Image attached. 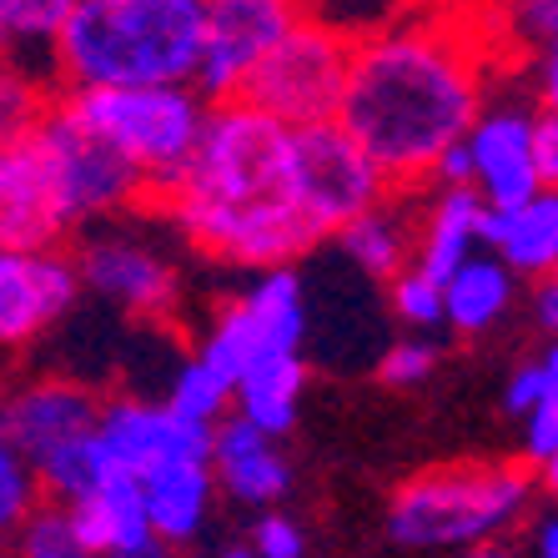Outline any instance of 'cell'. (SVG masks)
I'll list each match as a JSON object with an SVG mask.
<instances>
[{"instance_id": "6da1fadb", "label": "cell", "mask_w": 558, "mask_h": 558, "mask_svg": "<svg viewBox=\"0 0 558 558\" xmlns=\"http://www.w3.org/2000/svg\"><path fill=\"white\" fill-rule=\"evenodd\" d=\"M494 61L483 0H423L348 46V81L332 121L357 142L388 192H413L428 182L433 161L468 136L488 101Z\"/></svg>"}, {"instance_id": "7a4b0ae2", "label": "cell", "mask_w": 558, "mask_h": 558, "mask_svg": "<svg viewBox=\"0 0 558 558\" xmlns=\"http://www.w3.org/2000/svg\"><path fill=\"white\" fill-rule=\"evenodd\" d=\"M161 207L196 252L247 272L292 267L317 247L292 182V131L242 101L207 111L202 142Z\"/></svg>"}, {"instance_id": "3957f363", "label": "cell", "mask_w": 558, "mask_h": 558, "mask_svg": "<svg viewBox=\"0 0 558 558\" xmlns=\"http://www.w3.org/2000/svg\"><path fill=\"white\" fill-rule=\"evenodd\" d=\"M202 61V0H76L51 46L65 92L192 86Z\"/></svg>"}, {"instance_id": "277c9868", "label": "cell", "mask_w": 558, "mask_h": 558, "mask_svg": "<svg viewBox=\"0 0 558 558\" xmlns=\"http://www.w3.org/2000/svg\"><path fill=\"white\" fill-rule=\"evenodd\" d=\"M533 483L523 463H442L392 494L388 533L403 548H458L513 538L523 519L533 513Z\"/></svg>"}, {"instance_id": "5b68a950", "label": "cell", "mask_w": 558, "mask_h": 558, "mask_svg": "<svg viewBox=\"0 0 558 558\" xmlns=\"http://www.w3.org/2000/svg\"><path fill=\"white\" fill-rule=\"evenodd\" d=\"M56 111L142 177L146 196H161L186 171L211 106L192 86H131V92H61Z\"/></svg>"}, {"instance_id": "8992f818", "label": "cell", "mask_w": 558, "mask_h": 558, "mask_svg": "<svg viewBox=\"0 0 558 558\" xmlns=\"http://www.w3.org/2000/svg\"><path fill=\"white\" fill-rule=\"evenodd\" d=\"M342 81H348V40L302 15L298 26L247 71L236 101L272 117L277 126L302 131L338 117Z\"/></svg>"}, {"instance_id": "52a82bcc", "label": "cell", "mask_w": 558, "mask_h": 558, "mask_svg": "<svg viewBox=\"0 0 558 558\" xmlns=\"http://www.w3.org/2000/svg\"><path fill=\"white\" fill-rule=\"evenodd\" d=\"M307 338V292H302L298 267H272L257 272V282L242 292L236 302H227L217 317V327L202 342V363L217 367L227 383H236V373L262 357H287L302 352Z\"/></svg>"}, {"instance_id": "ba28073f", "label": "cell", "mask_w": 558, "mask_h": 558, "mask_svg": "<svg viewBox=\"0 0 558 558\" xmlns=\"http://www.w3.org/2000/svg\"><path fill=\"white\" fill-rule=\"evenodd\" d=\"M292 182H298V207L317 242L338 236L352 217H363L388 196V182L377 177V167L357 151V142L338 121L292 131Z\"/></svg>"}, {"instance_id": "9c48e42d", "label": "cell", "mask_w": 558, "mask_h": 558, "mask_svg": "<svg viewBox=\"0 0 558 558\" xmlns=\"http://www.w3.org/2000/svg\"><path fill=\"white\" fill-rule=\"evenodd\" d=\"M302 0H202V61L192 92L207 106L236 101L247 71L298 26Z\"/></svg>"}, {"instance_id": "30bf717a", "label": "cell", "mask_w": 558, "mask_h": 558, "mask_svg": "<svg viewBox=\"0 0 558 558\" xmlns=\"http://www.w3.org/2000/svg\"><path fill=\"white\" fill-rule=\"evenodd\" d=\"M36 142H40V151H46V161H51L56 202H61L71 232L96 217L136 207L146 196L142 177L106 142H96L92 131H81L71 117H61L56 106H51V117L36 126Z\"/></svg>"}, {"instance_id": "8fae6325", "label": "cell", "mask_w": 558, "mask_h": 558, "mask_svg": "<svg viewBox=\"0 0 558 558\" xmlns=\"http://www.w3.org/2000/svg\"><path fill=\"white\" fill-rule=\"evenodd\" d=\"M92 438L106 473L131 483H142L177 463H207L211 448V428H196V423L171 413L167 403H146V398L101 403Z\"/></svg>"}, {"instance_id": "7c38bea8", "label": "cell", "mask_w": 558, "mask_h": 558, "mask_svg": "<svg viewBox=\"0 0 558 558\" xmlns=\"http://www.w3.org/2000/svg\"><path fill=\"white\" fill-rule=\"evenodd\" d=\"M544 106H533V96H508V101H483V111L473 117L463 146L473 161V196L488 211L498 207H519L529 196L548 192L538 182L533 167V117Z\"/></svg>"}, {"instance_id": "4fadbf2b", "label": "cell", "mask_w": 558, "mask_h": 558, "mask_svg": "<svg viewBox=\"0 0 558 558\" xmlns=\"http://www.w3.org/2000/svg\"><path fill=\"white\" fill-rule=\"evenodd\" d=\"M76 277L81 287H92L96 298H106L111 307L142 317V323H167L177 317L182 302V277L167 257L146 242L126 232H101L86 236V247L76 252Z\"/></svg>"}, {"instance_id": "5bb4252c", "label": "cell", "mask_w": 558, "mask_h": 558, "mask_svg": "<svg viewBox=\"0 0 558 558\" xmlns=\"http://www.w3.org/2000/svg\"><path fill=\"white\" fill-rule=\"evenodd\" d=\"M96 413H101V398L86 383L36 377V383H21V388L0 398V433L15 442V453L26 458L31 473H36L46 458L92 438Z\"/></svg>"}, {"instance_id": "9a60e30c", "label": "cell", "mask_w": 558, "mask_h": 558, "mask_svg": "<svg viewBox=\"0 0 558 558\" xmlns=\"http://www.w3.org/2000/svg\"><path fill=\"white\" fill-rule=\"evenodd\" d=\"M71 236L36 136L0 146V252H61Z\"/></svg>"}, {"instance_id": "2e32d148", "label": "cell", "mask_w": 558, "mask_h": 558, "mask_svg": "<svg viewBox=\"0 0 558 558\" xmlns=\"http://www.w3.org/2000/svg\"><path fill=\"white\" fill-rule=\"evenodd\" d=\"M76 298L81 277L65 252H0V348L40 338Z\"/></svg>"}, {"instance_id": "e0dca14e", "label": "cell", "mask_w": 558, "mask_h": 558, "mask_svg": "<svg viewBox=\"0 0 558 558\" xmlns=\"http://www.w3.org/2000/svg\"><path fill=\"white\" fill-rule=\"evenodd\" d=\"M207 468L221 494H232L236 504H247V508H272L292 494V463L277 453V438L247 428L232 413L211 428Z\"/></svg>"}, {"instance_id": "ac0fdd59", "label": "cell", "mask_w": 558, "mask_h": 558, "mask_svg": "<svg viewBox=\"0 0 558 558\" xmlns=\"http://www.w3.org/2000/svg\"><path fill=\"white\" fill-rule=\"evenodd\" d=\"M483 247L513 277H554L558 267V192H538L519 207L483 211Z\"/></svg>"}, {"instance_id": "d6986e66", "label": "cell", "mask_w": 558, "mask_h": 558, "mask_svg": "<svg viewBox=\"0 0 558 558\" xmlns=\"http://www.w3.org/2000/svg\"><path fill=\"white\" fill-rule=\"evenodd\" d=\"M483 202L473 192H438L423 211L413 232V267L428 272L433 282H448V277L463 267L468 257L483 252Z\"/></svg>"}, {"instance_id": "ffe728a7", "label": "cell", "mask_w": 558, "mask_h": 558, "mask_svg": "<svg viewBox=\"0 0 558 558\" xmlns=\"http://www.w3.org/2000/svg\"><path fill=\"white\" fill-rule=\"evenodd\" d=\"M302 388H307V363H302V352L262 357V363L236 373L232 417H242L247 428L267 433V438H282V433H292V423H298Z\"/></svg>"}, {"instance_id": "44dd1931", "label": "cell", "mask_w": 558, "mask_h": 558, "mask_svg": "<svg viewBox=\"0 0 558 558\" xmlns=\"http://www.w3.org/2000/svg\"><path fill=\"white\" fill-rule=\"evenodd\" d=\"M211 494H217V483H211L207 463H177L142 478V508L156 544H192L211 513Z\"/></svg>"}, {"instance_id": "7402d4cb", "label": "cell", "mask_w": 558, "mask_h": 558, "mask_svg": "<svg viewBox=\"0 0 558 558\" xmlns=\"http://www.w3.org/2000/svg\"><path fill=\"white\" fill-rule=\"evenodd\" d=\"M71 519H76L81 538L92 544L96 558H117V554L151 544V523H146V508H142V483H131V478L96 483L81 504H71Z\"/></svg>"}, {"instance_id": "603a6c76", "label": "cell", "mask_w": 558, "mask_h": 558, "mask_svg": "<svg viewBox=\"0 0 558 558\" xmlns=\"http://www.w3.org/2000/svg\"><path fill=\"white\" fill-rule=\"evenodd\" d=\"M513 287L519 277L498 267L488 252L468 257L448 282H442V327H453L463 338H478V332H494L498 323L513 307Z\"/></svg>"}, {"instance_id": "cb8c5ba5", "label": "cell", "mask_w": 558, "mask_h": 558, "mask_svg": "<svg viewBox=\"0 0 558 558\" xmlns=\"http://www.w3.org/2000/svg\"><path fill=\"white\" fill-rule=\"evenodd\" d=\"M338 242L367 277H388L392 282L403 267H413V221L392 202V192L377 207H367L363 217H352L338 232Z\"/></svg>"}, {"instance_id": "d4e9b609", "label": "cell", "mask_w": 558, "mask_h": 558, "mask_svg": "<svg viewBox=\"0 0 558 558\" xmlns=\"http://www.w3.org/2000/svg\"><path fill=\"white\" fill-rule=\"evenodd\" d=\"M51 81L40 76L36 61L0 51V146H15L36 136V126L51 117Z\"/></svg>"}, {"instance_id": "484cf974", "label": "cell", "mask_w": 558, "mask_h": 558, "mask_svg": "<svg viewBox=\"0 0 558 558\" xmlns=\"http://www.w3.org/2000/svg\"><path fill=\"white\" fill-rule=\"evenodd\" d=\"M494 51L504 56V46H513V56L533 61L544 51H558V0H494L483 5Z\"/></svg>"}, {"instance_id": "4316f807", "label": "cell", "mask_w": 558, "mask_h": 558, "mask_svg": "<svg viewBox=\"0 0 558 558\" xmlns=\"http://www.w3.org/2000/svg\"><path fill=\"white\" fill-rule=\"evenodd\" d=\"M71 11L76 0H0V51L21 61H36V56L51 61V46Z\"/></svg>"}, {"instance_id": "83f0119b", "label": "cell", "mask_w": 558, "mask_h": 558, "mask_svg": "<svg viewBox=\"0 0 558 558\" xmlns=\"http://www.w3.org/2000/svg\"><path fill=\"white\" fill-rule=\"evenodd\" d=\"M161 403L177 417L196 423V428H217L221 417L232 413V383H227L217 367L202 363V357H192V363H182V373L171 377V392Z\"/></svg>"}, {"instance_id": "f1b7e54d", "label": "cell", "mask_w": 558, "mask_h": 558, "mask_svg": "<svg viewBox=\"0 0 558 558\" xmlns=\"http://www.w3.org/2000/svg\"><path fill=\"white\" fill-rule=\"evenodd\" d=\"M15 554L21 558H96L92 544L81 538L76 519L65 504H36L15 529Z\"/></svg>"}, {"instance_id": "f546056e", "label": "cell", "mask_w": 558, "mask_h": 558, "mask_svg": "<svg viewBox=\"0 0 558 558\" xmlns=\"http://www.w3.org/2000/svg\"><path fill=\"white\" fill-rule=\"evenodd\" d=\"M392 312H398V323L417 338H428L442 327V282H433L428 272H417V267H403V272L392 277Z\"/></svg>"}, {"instance_id": "4dcf8cb0", "label": "cell", "mask_w": 558, "mask_h": 558, "mask_svg": "<svg viewBox=\"0 0 558 558\" xmlns=\"http://www.w3.org/2000/svg\"><path fill=\"white\" fill-rule=\"evenodd\" d=\"M40 504V483L31 463L15 453V442L0 433V533H15L21 519Z\"/></svg>"}, {"instance_id": "1f68e13d", "label": "cell", "mask_w": 558, "mask_h": 558, "mask_svg": "<svg viewBox=\"0 0 558 558\" xmlns=\"http://www.w3.org/2000/svg\"><path fill=\"white\" fill-rule=\"evenodd\" d=\"M519 463L529 473H544L538 483H554V468H558V398H544L523 413V453Z\"/></svg>"}, {"instance_id": "d6a6232c", "label": "cell", "mask_w": 558, "mask_h": 558, "mask_svg": "<svg viewBox=\"0 0 558 558\" xmlns=\"http://www.w3.org/2000/svg\"><path fill=\"white\" fill-rule=\"evenodd\" d=\"M544 398H558V352H554V348H544L538 357H529L519 373L508 377L504 408L523 417L533 403H544Z\"/></svg>"}, {"instance_id": "836d02e7", "label": "cell", "mask_w": 558, "mask_h": 558, "mask_svg": "<svg viewBox=\"0 0 558 558\" xmlns=\"http://www.w3.org/2000/svg\"><path fill=\"white\" fill-rule=\"evenodd\" d=\"M433 367H438V342L408 332L403 342H392V348L383 352L377 373H383V383H392V388H413V383H423Z\"/></svg>"}, {"instance_id": "e575fe53", "label": "cell", "mask_w": 558, "mask_h": 558, "mask_svg": "<svg viewBox=\"0 0 558 558\" xmlns=\"http://www.w3.org/2000/svg\"><path fill=\"white\" fill-rule=\"evenodd\" d=\"M247 548H252V558H302L307 554V538H302L298 519H287V513H267V519H257Z\"/></svg>"}, {"instance_id": "d590c367", "label": "cell", "mask_w": 558, "mask_h": 558, "mask_svg": "<svg viewBox=\"0 0 558 558\" xmlns=\"http://www.w3.org/2000/svg\"><path fill=\"white\" fill-rule=\"evenodd\" d=\"M533 167H538V182L558 192V111L533 117Z\"/></svg>"}, {"instance_id": "8d00e7d4", "label": "cell", "mask_w": 558, "mask_h": 558, "mask_svg": "<svg viewBox=\"0 0 558 558\" xmlns=\"http://www.w3.org/2000/svg\"><path fill=\"white\" fill-rule=\"evenodd\" d=\"M428 182L438 186V192H473V161H468V146H448V151L433 161Z\"/></svg>"}, {"instance_id": "74e56055", "label": "cell", "mask_w": 558, "mask_h": 558, "mask_svg": "<svg viewBox=\"0 0 558 558\" xmlns=\"http://www.w3.org/2000/svg\"><path fill=\"white\" fill-rule=\"evenodd\" d=\"M533 323H538V332H554L558 327V282L554 277H544V282L533 287Z\"/></svg>"}, {"instance_id": "f35d334b", "label": "cell", "mask_w": 558, "mask_h": 558, "mask_svg": "<svg viewBox=\"0 0 558 558\" xmlns=\"http://www.w3.org/2000/svg\"><path fill=\"white\" fill-rule=\"evenodd\" d=\"M529 558H558V519H554V513H538V523H533Z\"/></svg>"}, {"instance_id": "ab89813d", "label": "cell", "mask_w": 558, "mask_h": 558, "mask_svg": "<svg viewBox=\"0 0 558 558\" xmlns=\"http://www.w3.org/2000/svg\"><path fill=\"white\" fill-rule=\"evenodd\" d=\"M453 558H519L513 538H494V544H473V548H458Z\"/></svg>"}, {"instance_id": "60d3db41", "label": "cell", "mask_w": 558, "mask_h": 558, "mask_svg": "<svg viewBox=\"0 0 558 558\" xmlns=\"http://www.w3.org/2000/svg\"><path fill=\"white\" fill-rule=\"evenodd\" d=\"M117 558H171V548H167V544H156V538H151V544L131 548V554H117Z\"/></svg>"}, {"instance_id": "b9f144b4", "label": "cell", "mask_w": 558, "mask_h": 558, "mask_svg": "<svg viewBox=\"0 0 558 558\" xmlns=\"http://www.w3.org/2000/svg\"><path fill=\"white\" fill-rule=\"evenodd\" d=\"M217 558H252V548L247 544H232V548H221Z\"/></svg>"}, {"instance_id": "7bdbcfd3", "label": "cell", "mask_w": 558, "mask_h": 558, "mask_svg": "<svg viewBox=\"0 0 558 558\" xmlns=\"http://www.w3.org/2000/svg\"><path fill=\"white\" fill-rule=\"evenodd\" d=\"M433 5H463V0H433Z\"/></svg>"}, {"instance_id": "ee69618b", "label": "cell", "mask_w": 558, "mask_h": 558, "mask_svg": "<svg viewBox=\"0 0 558 558\" xmlns=\"http://www.w3.org/2000/svg\"><path fill=\"white\" fill-rule=\"evenodd\" d=\"M182 558H211V554H182Z\"/></svg>"}, {"instance_id": "f6af8a7d", "label": "cell", "mask_w": 558, "mask_h": 558, "mask_svg": "<svg viewBox=\"0 0 558 558\" xmlns=\"http://www.w3.org/2000/svg\"><path fill=\"white\" fill-rule=\"evenodd\" d=\"M483 5H494V0H483Z\"/></svg>"}]
</instances>
